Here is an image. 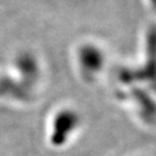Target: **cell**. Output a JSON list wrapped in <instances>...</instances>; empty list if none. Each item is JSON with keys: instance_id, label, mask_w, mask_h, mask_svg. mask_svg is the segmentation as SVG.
Wrapping results in <instances>:
<instances>
[{"instance_id": "obj_1", "label": "cell", "mask_w": 156, "mask_h": 156, "mask_svg": "<svg viewBox=\"0 0 156 156\" xmlns=\"http://www.w3.org/2000/svg\"><path fill=\"white\" fill-rule=\"evenodd\" d=\"M139 69L143 85L132 92L129 107L140 124L156 130V29L152 30L145 42V51Z\"/></svg>"}]
</instances>
